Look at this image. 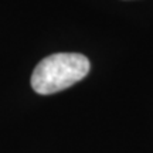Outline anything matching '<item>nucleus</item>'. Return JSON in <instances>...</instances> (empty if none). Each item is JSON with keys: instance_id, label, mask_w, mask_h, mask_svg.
Returning a JSON list of instances; mask_svg holds the SVG:
<instances>
[{"instance_id": "f257e3e1", "label": "nucleus", "mask_w": 153, "mask_h": 153, "mask_svg": "<svg viewBox=\"0 0 153 153\" xmlns=\"http://www.w3.org/2000/svg\"><path fill=\"white\" fill-rule=\"evenodd\" d=\"M89 60L76 53H58L45 57L31 75V87L40 95L64 91L89 72Z\"/></svg>"}]
</instances>
